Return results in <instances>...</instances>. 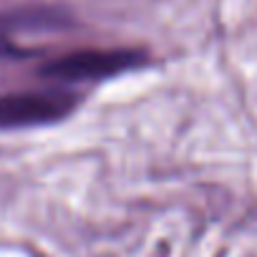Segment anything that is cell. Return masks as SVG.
Returning a JSON list of instances; mask_svg holds the SVG:
<instances>
[{
  "instance_id": "6da1fadb",
  "label": "cell",
  "mask_w": 257,
  "mask_h": 257,
  "mask_svg": "<svg viewBox=\"0 0 257 257\" xmlns=\"http://www.w3.org/2000/svg\"><path fill=\"white\" fill-rule=\"evenodd\" d=\"M142 63L144 53L137 48H83L43 63L41 76L58 83H83L126 73Z\"/></svg>"
},
{
  "instance_id": "7a4b0ae2",
  "label": "cell",
  "mask_w": 257,
  "mask_h": 257,
  "mask_svg": "<svg viewBox=\"0 0 257 257\" xmlns=\"http://www.w3.org/2000/svg\"><path fill=\"white\" fill-rule=\"evenodd\" d=\"M78 106V96L66 88H36L0 93V128L43 126L66 118Z\"/></svg>"
},
{
  "instance_id": "3957f363",
  "label": "cell",
  "mask_w": 257,
  "mask_h": 257,
  "mask_svg": "<svg viewBox=\"0 0 257 257\" xmlns=\"http://www.w3.org/2000/svg\"><path fill=\"white\" fill-rule=\"evenodd\" d=\"M33 56V51L23 48L21 43L13 41V36L0 31V61H13V58H28Z\"/></svg>"
}]
</instances>
